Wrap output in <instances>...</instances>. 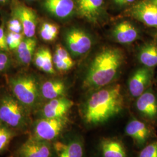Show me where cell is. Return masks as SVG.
I'll return each instance as SVG.
<instances>
[{"instance_id":"7c38bea8","label":"cell","mask_w":157,"mask_h":157,"mask_svg":"<svg viewBox=\"0 0 157 157\" xmlns=\"http://www.w3.org/2000/svg\"><path fill=\"white\" fill-rule=\"evenodd\" d=\"M13 17H17L22 23L23 33L26 37H33L36 33L37 17L36 12L25 5H19L13 10Z\"/></svg>"},{"instance_id":"d590c367","label":"cell","mask_w":157,"mask_h":157,"mask_svg":"<svg viewBox=\"0 0 157 157\" xmlns=\"http://www.w3.org/2000/svg\"><path fill=\"white\" fill-rule=\"evenodd\" d=\"M28 1H33V0H28Z\"/></svg>"},{"instance_id":"5bb4252c","label":"cell","mask_w":157,"mask_h":157,"mask_svg":"<svg viewBox=\"0 0 157 157\" xmlns=\"http://www.w3.org/2000/svg\"><path fill=\"white\" fill-rule=\"evenodd\" d=\"M104 0H77L79 15L90 22L98 21L102 10Z\"/></svg>"},{"instance_id":"5b68a950","label":"cell","mask_w":157,"mask_h":157,"mask_svg":"<svg viewBox=\"0 0 157 157\" xmlns=\"http://www.w3.org/2000/svg\"><path fill=\"white\" fill-rule=\"evenodd\" d=\"M70 124L67 117L56 118H37L29 129V137L37 140L56 141Z\"/></svg>"},{"instance_id":"9c48e42d","label":"cell","mask_w":157,"mask_h":157,"mask_svg":"<svg viewBox=\"0 0 157 157\" xmlns=\"http://www.w3.org/2000/svg\"><path fill=\"white\" fill-rule=\"evenodd\" d=\"M131 14L149 27L157 28V6L150 0H141L133 6Z\"/></svg>"},{"instance_id":"6da1fadb","label":"cell","mask_w":157,"mask_h":157,"mask_svg":"<svg viewBox=\"0 0 157 157\" xmlns=\"http://www.w3.org/2000/svg\"><path fill=\"white\" fill-rule=\"evenodd\" d=\"M121 86L113 84L95 90L87 99L82 111L84 124L95 127L107 123L123 109Z\"/></svg>"},{"instance_id":"7a4b0ae2","label":"cell","mask_w":157,"mask_h":157,"mask_svg":"<svg viewBox=\"0 0 157 157\" xmlns=\"http://www.w3.org/2000/svg\"><path fill=\"white\" fill-rule=\"evenodd\" d=\"M124 61V54L119 49L108 47L102 50L90 64L83 88L97 90L108 86L117 77Z\"/></svg>"},{"instance_id":"f1b7e54d","label":"cell","mask_w":157,"mask_h":157,"mask_svg":"<svg viewBox=\"0 0 157 157\" xmlns=\"http://www.w3.org/2000/svg\"><path fill=\"white\" fill-rule=\"evenodd\" d=\"M44 52L45 48H41L37 51L34 56L35 65L40 69H42L44 62Z\"/></svg>"},{"instance_id":"4dcf8cb0","label":"cell","mask_w":157,"mask_h":157,"mask_svg":"<svg viewBox=\"0 0 157 157\" xmlns=\"http://www.w3.org/2000/svg\"><path fill=\"white\" fill-rule=\"evenodd\" d=\"M8 46L6 43V35L4 26H0V51H9Z\"/></svg>"},{"instance_id":"30bf717a","label":"cell","mask_w":157,"mask_h":157,"mask_svg":"<svg viewBox=\"0 0 157 157\" xmlns=\"http://www.w3.org/2000/svg\"><path fill=\"white\" fill-rule=\"evenodd\" d=\"M73 101L65 97L49 100L40 110L37 118H56L67 117L73 107Z\"/></svg>"},{"instance_id":"4316f807","label":"cell","mask_w":157,"mask_h":157,"mask_svg":"<svg viewBox=\"0 0 157 157\" xmlns=\"http://www.w3.org/2000/svg\"><path fill=\"white\" fill-rule=\"evenodd\" d=\"M7 28L9 32L17 33H23L22 25L20 21L15 17H13L8 22Z\"/></svg>"},{"instance_id":"4fadbf2b","label":"cell","mask_w":157,"mask_h":157,"mask_svg":"<svg viewBox=\"0 0 157 157\" xmlns=\"http://www.w3.org/2000/svg\"><path fill=\"white\" fill-rule=\"evenodd\" d=\"M125 134L131 137L137 146H143L150 135V129L146 124L134 119L130 120L126 126Z\"/></svg>"},{"instance_id":"603a6c76","label":"cell","mask_w":157,"mask_h":157,"mask_svg":"<svg viewBox=\"0 0 157 157\" xmlns=\"http://www.w3.org/2000/svg\"><path fill=\"white\" fill-rule=\"evenodd\" d=\"M58 33V26L51 23H43L40 30V37L45 41H54L56 39Z\"/></svg>"},{"instance_id":"3957f363","label":"cell","mask_w":157,"mask_h":157,"mask_svg":"<svg viewBox=\"0 0 157 157\" xmlns=\"http://www.w3.org/2000/svg\"><path fill=\"white\" fill-rule=\"evenodd\" d=\"M30 113L13 95L6 94L0 98V123L17 132L29 131L32 121Z\"/></svg>"},{"instance_id":"8fae6325","label":"cell","mask_w":157,"mask_h":157,"mask_svg":"<svg viewBox=\"0 0 157 157\" xmlns=\"http://www.w3.org/2000/svg\"><path fill=\"white\" fill-rule=\"evenodd\" d=\"M152 73L149 67H140L129 78L128 88L132 97L138 98L146 91L151 80Z\"/></svg>"},{"instance_id":"1f68e13d","label":"cell","mask_w":157,"mask_h":157,"mask_svg":"<svg viewBox=\"0 0 157 157\" xmlns=\"http://www.w3.org/2000/svg\"><path fill=\"white\" fill-rule=\"evenodd\" d=\"M10 63V58L4 52V51H0V72L6 69L9 66Z\"/></svg>"},{"instance_id":"836d02e7","label":"cell","mask_w":157,"mask_h":157,"mask_svg":"<svg viewBox=\"0 0 157 157\" xmlns=\"http://www.w3.org/2000/svg\"><path fill=\"white\" fill-rule=\"evenodd\" d=\"M9 0H0V4H5Z\"/></svg>"},{"instance_id":"d4e9b609","label":"cell","mask_w":157,"mask_h":157,"mask_svg":"<svg viewBox=\"0 0 157 157\" xmlns=\"http://www.w3.org/2000/svg\"><path fill=\"white\" fill-rule=\"evenodd\" d=\"M53 56L51 53L50 51L45 48L44 52V62L42 68V71L49 74H54L55 70L53 67Z\"/></svg>"},{"instance_id":"83f0119b","label":"cell","mask_w":157,"mask_h":157,"mask_svg":"<svg viewBox=\"0 0 157 157\" xmlns=\"http://www.w3.org/2000/svg\"><path fill=\"white\" fill-rule=\"evenodd\" d=\"M53 62L56 69L61 71H67L73 67V65L71 64L62 59L59 56L54 54L53 56Z\"/></svg>"},{"instance_id":"2e32d148","label":"cell","mask_w":157,"mask_h":157,"mask_svg":"<svg viewBox=\"0 0 157 157\" xmlns=\"http://www.w3.org/2000/svg\"><path fill=\"white\" fill-rule=\"evenodd\" d=\"M136 108L141 115L148 119L157 116V99L151 90H147L137 98Z\"/></svg>"},{"instance_id":"9a60e30c","label":"cell","mask_w":157,"mask_h":157,"mask_svg":"<svg viewBox=\"0 0 157 157\" xmlns=\"http://www.w3.org/2000/svg\"><path fill=\"white\" fill-rule=\"evenodd\" d=\"M43 6L52 15L60 19L70 17L75 8L73 0H44Z\"/></svg>"},{"instance_id":"7402d4cb","label":"cell","mask_w":157,"mask_h":157,"mask_svg":"<svg viewBox=\"0 0 157 157\" xmlns=\"http://www.w3.org/2000/svg\"><path fill=\"white\" fill-rule=\"evenodd\" d=\"M17 133V131L0 123V154L6 150Z\"/></svg>"},{"instance_id":"52a82bcc","label":"cell","mask_w":157,"mask_h":157,"mask_svg":"<svg viewBox=\"0 0 157 157\" xmlns=\"http://www.w3.org/2000/svg\"><path fill=\"white\" fill-rule=\"evenodd\" d=\"M65 41L67 48L74 56H81L86 54L92 45L90 36L80 29L67 30L65 35Z\"/></svg>"},{"instance_id":"277c9868","label":"cell","mask_w":157,"mask_h":157,"mask_svg":"<svg viewBox=\"0 0 157 157\" xmlns=\"http://www.w3.org/2000/svg\"><path fill=\"white\" fill-rule=\"evenodd\" d=\"M13 95L30 113L36 110L41 98L40 86L32 76H21L10 80Z\"/></svg>"},{"instance_id":"cb8c5ba5","label":"cell","mask_w":157,"mask_h":157,"mask_svg":"<svg viewBox=\"0 0 157 157\" xmlns=\"http://www.w3.org/2000/svg\"><path fill=\"white\" fill-rule=\"evenodd\" d=\"M23 33H17L9 32L6 34V43L10 50H17L23 40Z\"/></svg>"},{"instance_id":"f546056e","label":"cell","mask_w":157,"mask_h":157,"mask_svg":"<svg viewBox=\"0 0 157 157\" xmlns=\"http://www.w3.org/2000/svg\"><path fill=\"white\" fill-rule=\"evenodd\" d=\"M55 54H56L57 56H59L63 61L68 62L71 64L74 65V62L70 56L69 54L68 53L67 51L61 45H58L56 46Z\"/></svg>"},{"instance_id":"d6a6232c","label":"cell","mask_w":157,"mask_h":157,"mask_svg":"<svg viewBox=\"0 0 157 157\" xmlns=\"http://www.w3.org/2000/svg\"><path fill=\"white\" fill-rule=\"evenodd\" d=\"M114 2L118 6H124L128 5L133 2H134L135 0H113Z\"/></svg>"},{"instance_id":"484cf974","label":"cell","mask_w":157,"mask_h":157,"mask_svg":"<svg viewBox=\"0 0 157 157\" xmlns=\"http://www.w3.org/2000/svg\"><path fill=\"white\" fill-rule=\"evenodd\" d=\"M139 157H157V141L152 143L142 149Z\"/></svg>"},{"instance_id":"ac0fdd59","label":"cell","mask_w":157,"mask_h":157,"mask_svg":"<svg viewBox=\"0 0 157 157\" xmlns=\"http://www.w3.org/2000/svg\"><path fill=\"white\" fill-rule=\"evenodd\" d=\"M102 157H128L122 142L115 138H104L100 143Z\"/></svg>"},{"instance_id":"ba28073f","label":"cell","mask_w":157,"mask_h":157,"mask_svg":"<svg viewBox=\"0 0 157 157\" xmlns=\"http://www.w3.org/2000/svg\"><path fill=\"white\" fill-rule=\"evenodd\" d=\"M52 145L56 157H84L83 140L78 136L71 137L67 140L56 141Z\"/></svg>"},{"instance_id":"ffe728a7","label":"cell","mask_w":157,"mask_h":157,"mask_svg":"<svg viewBox=\"0 0 157 157\" xmlns=\"http://www.w3.org/2000/svg\"><path fill=\"white\" fill-rule=\"evenodd\" d=\"M37 41L34 37L23 39L17 49V58L23 65H29L32 60Z\"/></svg>"},{"instance_id":"d6986e66","label":"cell","mask_w":157,"mask_h":157,"mask_svg":"<svg viewBox=\"0 0 157 157\" xmlns=\"http://www.w3.org/2000/svg\"><path fill=\"white\" fill-rule=\"evenodd\" d=\"M67 92V86L60 80H50L40 86L41 97L47 100L64 97Z\"/></svg>"},{"instance_id":"8992f818","label":"cell","mask_w":157,"mask_h":157,"mask_svg":"<svg viewBox=\"0 0 157 157\" xmlns=\"http://www.w3.org/2000/svg\"><path fill=\"white\" fill-rule=\"evenodd\" d=\"M54 154L50 142L29 138L14 151L12 157H52Z\"/></svg>"},{"instance_id":"44dd1931","label":"cell","mask_w":157,"mask_h":157,"mask_svg":"<svg viewBox=\"0 0 157 157\" xmlns=\"http://www.w3.org/2000/svg\"><path fill=\"white\" fill-rule=\"evenodd\" d=\"M140 62L146 67H154L157 65V46L149 43L143 45L139 53Z\"/></svg>"},{"instance_id":"e575fe53","label":"cell","mask_w":157,"mask_h":157,"mask_svg":"<svg viewBox=\"0 0 157 157\" xmlns=\"http://www.w3.org/2000/svg\"><path fill=\"white\" fill-rule=\"evenodd\" d=\"M150 1H151L152 2H153L157 6V0H150Z\"/></svg>"},{"instance_id":"e0dca14e","label":"cell","mask_w":157,"mask_h":157,"mask_svg":"<svg viewBox=\"0 0 157 157\" xmlns=\"http://www.w3.org/2000/svg\"><path fill=\"white\" fill-rule=\"evenodd\" d=\"M112 36L119 43L129 44L136 40L139 36V32L132 23L124 21L119 23L114 27Z\"/></svg>"}]
</instances>
